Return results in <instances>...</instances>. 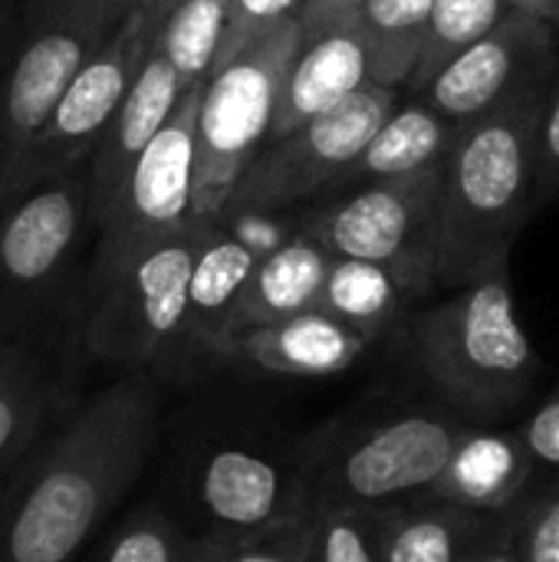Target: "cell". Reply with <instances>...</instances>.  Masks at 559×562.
Segmentation results:
<instances>
[{"label":"cell","instance_id":"f546056e","mask_svg":"<svg viewBox=\"0 0 559 562\" xmlns=\"http://www.w3.org/2000/svg\"><path fill=\"white\" fill-rule=\"evenodd\" d=\"M504 550L517 562H559V481L534 487L507 510Z\"/></svg>","mask_w":559,"mask_h":562},{"label":"cell","instance_id":"e575fe53","mask_svg":"<svg viewBox=\"0 0 559 562\" xmlns=\"http://www.w3.org/2000/svg\"><path fill=\"white\" fill-rule=\"evenodd\" d=\"M16 10H20V0H0V43L16 30Z\"/></svg>","mask_w":559,"mask_h":562},{"label":"cell","instance_id":"83f0119b","mask_svg":"<svg viewBox=\"0 0 559 562\" xmlns=\"http://www.w3.org/2000/svg\"><path fill=\"white\" fill-rule=\"evenodd\" d=\"M310 533H313V517L310 510H303L297 517L277 520L254 533L191 540L188 562H306Z\"/></svg>","mask_w":559,"mask_h":562},{"label":"cell","instance_id":"30bf717a","mask_svg":"<svg viewBox=\"0 0 559 562\" xmlns=\"http://www.w3.org/2000/svg\"><path fill=\"white\" fill-rule=\"evenodd\" d=\"M441 168L435 161L412 175L382 178L333 191L297 211L300 234L329 257L372 260L409 277L425 296L435 283V217Z\"/></svg>","mask_w":559,"mask_h":562},{"label":"cell","instance_id":"cb8c5ba5","mask_svg":"<svg viewBox=\"0 0 559 562\" xmlns=\"http://www.w3.org/2000/svg\"><path fill=\"white\" fill-rule=\"evenodd\" d=\"M458 132H461L458 125H451L418 95L409 102H395V109L382 119L376 135L366 142L359 158L343 175L339 191L353 184H366V181L412 175L418 168L445 161Z\"/></svg>","mask_w":559,"mask_h":562},{"label":"cell","instance_id":"e0dca14e","mask_svg":"<svg viewBox=\"0 0 559 562\" xmlns=\"http://www.w3.org/2000/svg\"><path fill=\"white\" fill-rule=\"evenodd\" d=\"M376 342L323 310H306L264 326L224 333L208 349V372H247L270 379H333L359 366Z\"/></svg>","mask_w":559,"mask_h":562},{"label":"cell","instance_id":"4316f807","mask_svg":"<svg viewBox=\"0 0 559 562\" xmlns=\"http://www.w3.org/2000/svg\"><path fill=\"white\" fill-rule=\"evenodd\" d=\"M511 10L514 7L507 0H432L425 43L405 89L418 95L461 49L494 30Z\"/></svg>","mask_w":559,"mask_h":562},{"label":"cell","instance_id":"2e32d148","mask_svg":"<svg viewBox=\"0 0 559 562\" xmlns=\"http://www.w3.org/2000/svg\"><path fill=\"white\" fill-rule=\"evenodd\" d=\"M297 23L300 36L277 92L267 142L372 82L359 0H303Z\"/></svg>","mask_w":559,"mask_h":562},{"label":"cell","instance_id":"5bb4252c","mask_svg":"<svg viewBox=\"0 0 559 562\" xmlns=\"http://www.w3.org/2000/svg\"><path fill=\"white\" fill-rule=\"evenodd\" d=\"M557 72V26L511 10L494 30L461 49L422 92L438 115L465 128L524 95L547 92Z\"/></svg>","mask_w":559,"mask_h":562},{"label":"cell","instance_id":"8992f818","mask_svg":"<svg viewBox=\"0 0 559 562\" xmlns=\"http://www.w3.org/2000/svg\"><path fill=\"white\" fill-rule=\"evenodd\" d=\"M89 224L86 168L43 178L0 204V342L72 329Z\"/></svg>","mask_w":559,"mask_h":562},{"label":"cell","instance_id":"d6986e66","mask_svg":"<svg viewBox=\"0 0 559 562\" xmlns=\"http://www.w3.org/2000/svg\"><path fill=\"white\" fill-rule=\"evenodd\" d=\"M181 92L185 89H181V82H178L168 56H165V49L158 46V36H155V43H152V49H148L138 76H135V82L128 86L119 112L105 125L92 158L86 161L92 227L105 214V207L112 204V198L122 188L132 161L142 155V148L155 138V132L175 112Z\"/></svg>","mask_w":559,"mask_h":562},{"label":"cell","instance_id":"52a82bcc","mask_svg":"<svg viewBox=\"0 0 559 562\" xmlns=\"http://www.w3.org/2000/svg\"><path fill=\"white\" fill-rule=\"evenodd\" d=\"M208 227L204 221H191L112 277L79 290L72 333L82 359L109 366L119 375L148 372L161 385H171L188 273Z\"/></svg>","mask_w":559,"mask_h":562},{"label":"cell","instance_id":"ffe728a7","mask_svg":"<svg viewBox=\"0 0 559 562\" xmlns=\"http://www.w3.org/2000/svg\"><path fill=\"white\" fill-rule=\"evenodd\" d=\"M534 477L537 464L521 438V428L501 431L488 425H465L425 501H441L478 514H507L534 491Z\"/></svg>","mask_w":559,"mask_h":562},{"label":"cell","instance_id":"4dcf8cb0","mask_svg":"<svg viewBox=\"0 0 559 562\" xmlns=\"http://www.w3.org/2000/svg\"><path fill=\"white\" fill-rule=\"evenodd\" d=\"M303 0H231L227 3V23H224V36L214 56V66H221L224 59H231L247 40H254L260 30H267L270 23L293 16L300 10ZM211 66V69H214Z\"/></svg>","mask_w":559,"mask_h":562},{"label":"cell","instance_id":"836d02e7","mask_svg":"<svg viewBox=\"0 0 559 562\" xmlns=\"http://www.w3.org/2000/svg\"><path fill=\"white\" fill-rule=\"evenodd\" d=\"M507 3L521 13H530L550 26H559V0H507Z\"/></svg>","mask_w":559,"mask_h":562},{"label":"cell","instance_id":"603a6c76","mask_svg":"<svg viewBox=\"0 0 559 562\" xmlns=\"http://www.w3.org/2000/svg\"><path fill=\"white\" fill-rule=\"evenodd\" d=\"M422 300L425 293L385 263L333 257L316 310L353 326L366 339L382 342L402 329V323L412 316V306Z\"/></svg>","mask_w":559,"mask_h":562},{"label":"cell","instance_id":"ba28073f","mask_svg":"<svg viewBox=\"0 0 559 562\" xmlns=\"http://www.w3.org/2000/svg\"><path fill=\"white\" fill-rule=\"evenodd\" d=\"M297 13L270 23L201 86L194 119L191 221L214 224L250 158L267 145L277 92L297 49Z\"/></svg>","mask_w":559,"mask_h":562},{"label":"cell","instance_id":"7402d4cb","mask_svg":"<svg viewBox=\"0 0 559 562\" xmlns=\"http://www.w3.org/2000/svg\"><path fill=\"white\" fill-rule=\"evenodd\" d=\"M329 263L333 257L316 240L297 231L287 244L254 263L227 333L316 310Z\"/></svg>","mask_w":559,"mask_h":562},{"label":"cell","instance_id":"6da1fadb","mask_svg":"<svg viewBox=\"0 0 559 562\" xmlns=\"http://www.w3.org/2000/svg\"><path fill=\"white\" fill-rule=\"evenodd\" d=\"M165 385L125 372L82 398L0 484V562H76L152 464Z\"/></svg>","mask_w":559,"mask_h":562},{"label":"cell","instance_id":"8fae6325","mask_svg":"<svg viewBox=\"0 0 559 562\" xmlns=\"http://www.w3.org/2000/svg\"><path fill=\"white\" fill-rule=\"evenodd\" d=\"M399 89L362 86L333 109L267 142L241 171L221 211H297L333 191L395 109Z\"/></svg>","mask_w":559,"mask_h":562},{"label":"cell","instance_id":"9c48e42d","mask_svg":"<svg viewBox=\"0 0 559 562\" xmlns=\"http://www.w3.org/2000/svg\"><path fill=\"white\" fill-rule=\"evenodd\" d=\"M135 0H33L0 86V201L89 56L115 33Z\"/></svg>","mask_w":559,"mask_h":562},{"label":"cell","instance_id":"5b68a950","mask_svg":"<svg viewBox=\"0 0 559 562\" xmlns=\"http://www.w3.org/2000/svg\"><path fill=\"white\" fill-rule=\"evenodd\" d=\"M465 425L445 405H392L326 422L310 431L306 510H389L425 497Z\"/></svg>","mask_w":559,"mask_h":562},{"label":"cell","instance_id":"7c38bea8","mask_svg":"<svg viewBox=\"0 0 559 562\" xmlns=\"http://www.w3.org/2000/svg\"><path fill=\"white\" fill-rule=\"evenodd\" d=\"M165 7H168V0H135L128 7V13L115 26V33L89 56V63L76 72V79L59 95L46 125L26 148L20 168L10 181L7 198H13L16 191L36 184L43 178L86 168L105 125L119 112L128 86L135 82V76L158 36Z\"/></svg>","mask_w":559,"mask_h":562},{"label":"cell","instance_id":"ac0fdd59","mask_svg":"<svg viewBox=\"0 0 559 562\" xmlns=\"http://www.w3.org/2000/svg\"><path fill=\"white\" fill-rule=\"evenodd\" d=\"M257 257L234 240L224 227L211 224L198 244L191 273H188V296H185V323L178 336L175 375L171 385H188L208 379V349L227 333L237 300L250 280Z\"/></svg>","mask_w":559,"mask_h":562},{"label":"cell","instance_id":"f1b7e54d","mask_svg":"<svg viewBox=\"0 0 559 562\" xmlns=\"http://www.w3.org/2000/svg\"><path fill=\"white\" fill-rule=\"evenodd\" d=\"M310 517L306 562H382L379 510H310Z\"/></svg>","mask_w":559,"mask_h":562},{"label":"cell","instance_id":"3957f363","mask_svg":"<svg viewBox=\"0 0 559 562\" xmlns=\"http://www.w3.org/2000/svg\"><path fill=\"white\" fill-rule=\"evenodd\" d=\"M544 95H524L465 125L445 155L435 217L438 290H458L497 267H511L514 240L540 204L537 125Z\"/></svg>","mask_w":559,"mask_h":562},{"label":"cell","instance_id":"9a60e30c","mask_svg":"<svg viewBox=\"0 0 559 562\" xmlns=\"http://www.w3.org/2000/svg\"><path fill=\"white\" fill-rule=\"evenodd\" d=\"M72 329L0 342V484L82 402Z\"/></svg>","mask_w":559,"mask_h":562},{"label":"cell","instance_id":"44dd1931","mask_svg":"<svg viewBox=\"0 0 559 562\" xmlns=\"http://www.w3.org/2000/svg\"><path fill=\"white\" fill-rule=\"evenodd\" d=\"M507 514H478L441 501L379 510L382 562H478L504 550Z\"/></svg>","mask_w":559,"mask_h":562},{"label":"cell","instance_id":"484cf974","mask_svg":"<svg viewBox=\"0 0 559 562\" xmlns=\"http://www.w3.org/2000/svg\"><path fill=\"white\" fill-rule=\"evenodd\" d=\"M191 537L155 501H138L112 520L76 562H188Z\"/></svg>","mask_w":559,"mask_h":562},{"label":"cell","instance_id":"4fadbf2b","mask_svg":"<svg viewBox=\"0 0 559 562\" xmlns=\"http://www.w3.org/2000/svg\"><path fill=\"white\" fill-rule=\"evenodd\" d=\"M201 86L181 92L175 112L132 161L112 204L96 221V250L79 290L112 277L152 244L191 224L194 119Z\"/></svg>","mask_w":559,"mask_h":562},{"label":"cell","instance_id":"277c9868","mask_svg":"<svg viewBox=\"0 0 559 562\" xmlns=\"http://www.w3.org/2000/svg\"><path fill=\"white\" fill-rule=\"evenodd\" d=\"M405 352L438 402L468 425L514 415L537 389L540 359L521 326L511 267H497L402 323Z\"/></svg>","mask_w":559,"mask_h":562},{"label":"cell","instance_id":"1f68e13d","mask_svg":"<svg viewBox=\"0 0 559 562\" xmlns=\"http://www.w3.org/2000/svg\"><path fill=\"white\" fill-rule=\"evenodd\" d=\"M559 194V72H554L544 95V112L537 125V198Z\"/></svg>","mask_w":559,"mask_h":562},{"label":"cell","instance_id":"d4e9b609","mask_svg":"<svg viewBox=\"0 0 559 562\" xmlns=\"http://www.w3.org/2000/svg\"><path fill=\"white\" fill-rule=\"evenodd\" d=\"M369 46V79L402 89L425 43L432 0H359Z\"/></svg>","mask_w":559,"mask_h":562},{"label":"cell","instance_id":"7a4b0ae2","mask_svg":"<svg viewBox=\"0 0 559 562\" xmlns=\"http://www.w3.org/2000/svg\"><path fill=\"white\" fill-rule=\"evenodd\" d=\"M306 448L310 435L264 412L208 402L175 422L152 497L191 540L254 533L306 510Z\"/></svg>","mask_w":559,"mask_h":562},{"label":"cell","instance_id":"d6a6232c","mask_svg":"<svg viewBox=\"0 0 559 562\" xmlns=\"http://www.w3.org/2000/svg\"><path fill=\"white\" fill-rule=\"evenodd\" d=\"M521 438L537 471H550L559 477V382L550 398L521 425Z\"/></svg>","mask_w":559,"mask_h":562},{"label":"cell","instance_id":"d590c367","mask_svg":"<svg viewBox=\"0 0 559 562\" xmlns=\"http://www.w3.org/2000/svg\"><path fill=\"white\" fill-rule=\"evenodd\" d=\"M478 562H517L507 550H494V553H488L484 560H478Z\"/></svg>","mask_w":559,"mask_h":562}]
</instances>
